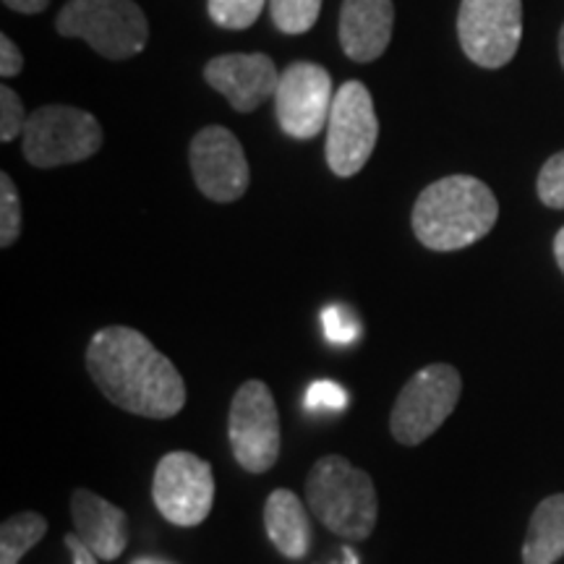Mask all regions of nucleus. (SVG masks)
Segmentation results:
<instances>
[{"instance_id":"obj_1","label":"nucleus","mask_w":564,"mask_h":564,"mask_svg":"<svg viewBox=\"0 0 564 564\" xmlns=\"http://www.w3.org/2000/svg\"><path fill=\"white\" fill-rule=\"evenodd\" d=\"M87 369L100 392L121 411L173 419L186 405V384L167 356L139 329L105 327L89 340Z\"/></svg>"},{"instance_id":"obj_2","label":"nucleus","mask_w":564,"mask_h":564,"mask_svg":"<svg viewBox=\"0 0 564 564\" xmlns=\"http://www.w3.org/2000/svg\"><path fill=\"white\" fill-rule=\"evenodd\" d=\"M497 217V196L484 181L447 175L415 199L413 232L432 251H460L489 236Z\"/></svg>"},{"instance_id":"obj_3","label":"nucleus","mask_w":564,"mask_h":564,"mask_svg":"<svg viewBox=\"0 0 564 564\" xmlns=\"http://www.w3.org/2000/svg\"><path fill=\"white\" fill-rule=\"evenodd\" d=\"M306 505L327 531L345 541H366L377 528V486L366 470L340 455L322 457L308 470Z\"/></svg>"},{"instance_id":"obj_4","label":"nucleus","mask_w":564,"mask_h":564,"mask_svg":"<svg viewBox=\"0 0 564 564\" xmlns=\"http://www.w3.org/2000/svg\"><path fill=\"white\" fill-rule=\"evenodd\" d=\"M55 30L61 37L84 40L108 61H129L150 40V24L133 0H68Z\"/></svg>"},{"instance_id":"obj_5","label":"nucleus","mask_w":564,"mask_h":564,"mask_svg":"<svg viewBox=\"0 0 564 564\" xmlns=\"http://www.w3.org/2000/svg\"><path fill=\"white\" fill-rule=\"evenodd\" d=\"M463 392L460 371L449 364L421 369L400 390L392 405L390 432L405 447L426 442L453 415Z\"/></svg>"},{"instance_id":"obj_6","label":"nucleus","mask_w":564,"mask_h":564,"mask_svg":"<svg viewBox=\"0 0 564 564\" xmlns=\"http://www.w3.org/2000/svg\"><path fill=\"white\" fill-rule=\"evenodd\" d=\"M24 158L34 167H61L89 160L100 152V121L87 110L70 105H45L26 121Z\"/></svg>"},{"instance_id":"obj_7","label":"nucleus","mask_w":564,"mask_h":564,"mask_svg":"<svg viewBox=\"0 0 564 564\" xmlns=\"http://www.w3.org/2000/svg\"><path fill=\"white\" fill-rule=\"evenodd\" d=\"M228 440L232 457L249 474H267L280 457V415L270 387L259 379L238 387L230 403Z\"/></svg>"},{"instance_id":"obj_8","label":"nucleus","mask_w":564,"mask_h":564,"mask_svg":"<svg viewBox=\"0 0 564 564\" xmlns=\"http://www.w3.org/2000/svg\"><path fill=\"white\" fill-rule=\"evenodd\" d=\"M379 139L371 91L361 82H345L335 91L327 121V165L340 178L361 173Z\"/></svg>"},{"instance_id":"obj_9","label":"nucleus","mask_w":564,"mask_h":564,"mask_svg":"<svg viewBox=\"0 0 564 564\" xmlns=\"http://www.w3.org/2000/svg\"><path fill=\"white\" fill-rule=\"evenodd\" d=\"M457 37L476 66H507L523 40V0H463Z\"/></svg>"},{"instance_id":"obj_10","label":"nucleus","mask_w":564,"mask_h":564,"mask_svg":"<svg viewBox=\"0 0 564 564\" xmlns=\"http://www.w3.org/2000/svg\"><path fill=\"white\" fill-rule=\"evenodd\" d=\"M154 507L167 523L194 528L209 518L215 505L212 465L194 453H167L154 468Z\"/></svg>"},{"instance_id":"obj_11","label":"nucleus","mask_w":564,"mask_h":564,"mask_svg":"<svg viewBox=\"0 0 564 564\" xmlns=\"http://www.w3.org/2000/svg\"><path fill=\"white\" fill-rule=\"evenodd\" d=\"M333 79L327 68L299 61L280 74L274 108L280 129L291 139H314L324 131L333 110Z\"/></svg>"},{"instance_id":"obj_12","label":"nucleus","mask_w":564,"mask_h":564,"mask_svg":"<svg viewBox=\"0 0 564 564\" xmlns=\"http://www.w3.org/2000/svg\"><path fill=\"white\" fill-rule=\"evenodd\" d=\"M192 173L212 202H236L249 188L251 173L241 141L225 126H207L192 141Z\"/></svg>"},{"instance_id":"obj_13","label":"nucleus","mask_w":564,"mask_h":564,"mask_svg":"<svg viewBox=\"0 0 564 564\" xmlns=\"http://www.w3.org/2000/svg\"><path fill=\"white\" fill-rule=\"evenodd\" d=\"M204 82L220 91L232 110L251 112L278 95L280 70L270 55L228 53L217 55L204 66Z\"/></svg>"},{"instance_id":"obj_14","label":"nucleus","mask_w":564,"mask_h":564,"mask_svg":"<svg viewBox=\"0 0 564 564\" xmlns=\"http://www.w3.org/2000/svg\"><path fill=\"white\" fill-rule=\"evenodd\" d=\"M70 518L74 533L97 554V560L116 562L129 546V514L100 494L76 489L70 497Z\"/></svg>"},{"instance_id":"obj_15","label":"nucleus","mask_w":564,"mask_h":564,"mask_svg":"<svg viewBox=\"0 0 564 564\" xmlns=\"http://www.w3.org/2000/svg\"><path fill=\"white\" fill-rule=\"evenodd\" d=\"M392 0H345L340 11V45L356 63L382 58L392 40Z\"/></svg>"},{"instance_id":"obj_16","label":"nucleus","mask_w":564,"mask_h":564,"mask_svg":"<svg viewBox=\"0 0 564 564\" xmlns=\"http://www.w3.org/2000/svg\"><path fill=\"white\" fill-rule=\"evenodd\" d=\"M264 528L272 546L285 560L299 562L312 549V520L299 494L291 489H274L267 497Z\"/></svg>"},{"instance_id":"obj_17","label":"nucleus","mask_w":564,"mask_h":564,"mask_svg":"<svg viewBox=\"0 0 564 564\" xmlns=\"http://www.w3.org/2000/svg\"><path fill=\"white\" fill-rule=\"evenodd\" d=\"M564 556V494L535 507L523 544V564H556Z\"/></svg>"},{"instance_id":"obj_18","label":"nucleus","mask_w":564,"mask_h":564,"mask_svg":"<svg viewBox=\"0 0 564 564\" xmlns=\"http://www.w3.org/2000/svg\"><path fill=\"white\" fill-rule=\"evenodd\" d=\"M47 533V520L40 512H19L0 525V564H19L42 535Z\"/></svg>"},{"instance_id":"obj_19","label":"nucleus","mask_w":564,"mask_h":564,"mask_svg":"<svg viewBox=\"0 0 564 564\" xmlns=\"http://www.w3.org/2000/svg\"><path fill=\"white\" fill-rule=\"evenodd\" d=\"M270 11L282 34H303L319 19L322 0H270Z\"/></svg>"},{"instance_id":"obj_20","label":"nucleus","mask_w":564,"mask_h":564,"mask_svg":"<svg viewBox=\"0 0 564 564\" xmlns=\"http://www.w3.org/2000/svg\"><path fill=\"white\" fill-rule=\"evenodd\" d=\"M270 0H207L209 19L223 30H249Z\"/></svg>"},{"instance_id":"obj_21","label":"nucleus","mask_w":564,"mask_h":564,"mask_svg":"<svg viewBox=\"0 0 564 564\" xmlns=\"http://www.w3.org/2000/svg\"><path fill=\"white\" fill-rule=\"evenodd\" d=\"M21 199L9 173H0V246L9 249L21 236Z\"/></svg>"},{"instance_id":"obj_22","label":"nucleus","mask_w":564,"mask_h":564,"mask_svg":"<svg viewBox=\"0 0 564 564\" xmlns=\"http://www.w3.org/2000/svg\"><path fill=\"white\" fill-rule=\"evenodd\" d=\"M322 327L324 337L333 345H343V348L361 337V319H358L350 306H343V303H333V306L324 308Z\"/></svg>"},{"instance_id":"obj_23","label":"nucleus","mask_w":564,"mask_h":564,"mask_svg":"<svg viewBox=\"0 0 564 564\" xmlns=\"http://www.w3.org/2000/svg\"><path fill=\"white\" fill-rule=\"evenodd\" d=\"M350 398L343 384L333 382V379H316L308 384L306 398H303V408L306 413L322 415V413H343L348 408Z\"/></svg>"},{"instance_id":"obj_24","label":"nucleus","mask_w":564,"mask_h":564,"mask_svg":"<svg viewBox=\"0 0 564 564\" xmlns=\"http://www.w3.org/2000/svg\"><path fill=\"white\" fill-rule=\"evenodd\" d=\"M539 199L552 209H564V152L546 160L539 173Z\"/></svg>"},{"instance_id":"obj_25","label":"nucleus","mask_w":564,"mask_h":564,"mask_svg":"<svg viewBox=\"0 0 564 564\" xmlns=\"http://www.w3.org/2000/svg\"><path fill=\"white\" fill-rule=\"evenodd\" d=\"M26 112L21 97L11 87H0V139L13 141L26 129Z\"/></svg>"},{"instance_id":"obj_26","label":"nucleus","mask_w":564,"mask_h":564,"mask_svg":"<svg viewBox=\"0 0 564 564\" xmlns=\"http://www.w3.org/2000/svg\"><path fill=\"white\" fill-rule=\"evenodd\" d=\"M24 68V55H21L19 45L9 34H0V76L3 79H13Z\"/></svg>"},{"instance_id":"obj_27","label":"nucleus","mask_w":564,"mask_h":564,"mask_svg":"<svg viewBox=\"0 0 564 564\" xmlns=\"http://www.w3.org/2000/svg\"><path fill=\"white\" fill-rule=\"evenodd\" d=\"M63 544H66L68 554H70V562H74V564H97V562H100V560H97V554L91 552V549L84 544V541L76 533H68L66 539H63Z\"/></svg>"},{"instance_id":"obj_28","label":"nucleus","mask_w":564,"mask_h":564,"mask_svg":"<svg viewBox=\"0 0 564 564\" xmlns=\"http://www.w3.org/2000/svg\"><path fill=\"white\" fill-rule=\"evenodd\" d=\"M6 6H9L11 11H17V13H42L47 9V6H51V0H3Z\"/></svg>"},{"instance_id":"obj_29","label":"nucleus","mask_w":564,"mask_h":564,"mask_svg":"<svg viewBox=\"0 0 564 564\" xmlns=\"http://www.w3.org/2000/svg\"><path fill=\"white\" fill-rule=\"evenodd\" d=\"M554 257H556V264H560V270L564 272V228L556 232L554 238Z\"/></svg>"},{"instance_id":"obj_30","label":"nucleus","mask_w":564,"mask_h":564,"mask_svg":"<svg viewBox=\"0 0 564 564\" xmlns=\"http://www.w3.org/2000/svg\"><path fill=\"white\" fill-rule=\"evenodd\" d=\"M131 564H173V562L162 560V556H137Z\"/></svg>"},{"instance_id":"obj_31","label":"nucleus","mask_w":564,"mask_h":564,"mask_svg":"<svg viewBox=\"0 0 564 564\" xmlns=\"http://www.w3.org/2000/svg\"><path fill=\"white\" fill-rule=\"evenodd\" d=\"M337 564H358V554L352 552L350 546H345L343 549V562H337Z\"/></svg>"},{"instance_id":"obj_32","label":"nucleus","mask_w":564,"mask_h":564,"mask_svg":"<svg viewBox=\"0 0 564 564\" xmlns=\"http://www.w3.org/2000/svg\"><path fill=\"white\" fill-rule=\"evenodd\" d=\"M560 61H562V66H564V26H562V32H560Z\"/></svg>"}]
</instances>
